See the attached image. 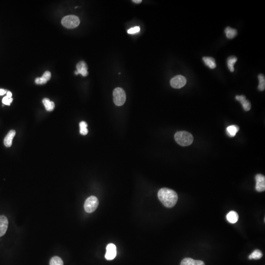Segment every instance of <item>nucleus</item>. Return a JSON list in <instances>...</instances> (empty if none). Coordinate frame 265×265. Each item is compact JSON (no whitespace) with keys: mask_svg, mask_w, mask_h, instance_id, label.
I'll use <instances>...</instances> for the list:
<instances>
[{"mask_svg":"<svg viewBox=\"0 0 265 265\" xmlns=\"http://www.w3.org/2000/svg\"><path fill=\"white\" fill-rule=\"evenodd\" d=\"M158 196L160 201L167 208L174 206L178 199L177 193L174 191L166 188L159 190Z\"/></svg>","mask_w":265,"mask_h":265,"instance_id":"1","label":"nucleus"},{"mask_svg":"<svg viewBox=\"0 0 265 265\" xmlns=\"http://www.w3.org/2000/svg\"><path fill=\"white\" fill-rule=\"evenodd\" d=\"M236 99L242 105L243 109L246 111H249L251 108V103L250 102L246 99V97L244 95H237L236 96Z\"/></svg>","mask_w":265,"mask_h":265,"instance_id":"11","label":"nucleus"},{"mask_svg":"<svg viewBox=\"0 0 265 265\" xmlns=\"http://www.w3.org/2000/svg\"><path fill=\"white\" fill-rule=\"evenodd\" d=\"M262 256L263 253L260 250H256L249 256V259L250 260H251V259L258 260V259H261L262 257Z\"/></svg>","mask_w":265,"mask_h":265,"instance_id":"21","label":"nucleus"},{"mask_svg":"<svg viewBox=\"0 0 265 265\" xmlns=\"http://www.w3.org/2000/svg\"><path fill=\"white\" fill-rule=\"evenodd\" d=\"M7 93V91L5 89H0V96L4 95Z\"/></svg>","mask_w":265,"mask_h":265,"instance_id":"27","label":"nucleus"},{"mask_svg":"<svg viewBox=\"0 0 265 265\" xmlns=\"http://www.w3.org/2000/svg\"><path fill=\"white\" fill-rule=\"evenodd\" d=\"M80 23V19L75 15L66 16L64 17L61 20V24L64 27L68 29L75 28Z\"/></svg>","mask_w":265,"mask_h":265,"instance_id":"3","label":"nucleus"},{"mask_svg":"<svg viewBox=\"0 0 265 265\" xmlns=\"http://www.w3.org/2000/svg\"><path fill=\"white\" fill-rule=\"evenodd\" d=\"M77 71H76V75L81 74L83 76L85 77L88 75V66L85 62L83 61L79 62L76 65Z\"/></svg>","mask_w":265,"mask_h":265,"instance_id":"9","label":"nucleus"},{"mask_svg":"<svg viewBox=\"0 0 265 265\" xmlns=\"http://www.w3.org/2000/svg\"><path fill=\"white\" fill-rule=\"evenodd\" d=\"M259 84L258 88L260 91H264L265 88V78L263 74H260L258 75Z\"/></svg>","mask_w":265,"mask_h":265,"instance_id":"22","label":"nucleus"},{"mask_svg":"<svg viewBox=\"0 0 265 265\" xmlns=\"http://www.w3.org/2000/svg\"><path fill=\"white\" fill-rule=\"evenodd\" d=\"M256 184L255 189L259 192H262L265 190V177L261 174H257L255 176Z\"/></svg>","mask_w":265,"mask_h":265,"instance_id":"8","label":"nucleus"},{"mask_svg":"<svg viewBox=\"0 0 265 265\" xmlns=\"http://www.w3.org/2000/svg\"><path fill=\"white\" fill-rule=\"evenodd\" d=\"M98 204L99 201L96 196H90L86 199L84 202V210L87 213H92L97 209Z\"/></svg>","mask_w":265,"mask_h":265,"instance_id":"5","label":"nucleus"},{"mask_svg":"<svg viewBox=\"0 0 265 265\" xmlns=\"http://www.w3.org/2000/svg\"><path fill=\"white\" fill-rule=\"evenodd\" d=\"M237 61L236 57L231 56L227 59V66L231 72L234 71V64Z\"/></svg>","mask_w":265,"mask_h":265,"instance_id":"20","label":"nucleus"},{"mask_svg":"<svg viewBox=\"0 0 265 265\" xmlns=\"http://www.w3.org/2000/svg\"><path fill=\"white\" fill-rule=\"evenodd\" d=\"M116 247L113 243H109L106 247V253L105 254V258L107 260H112L116 257Z\"/></svg>","mask_w":265,"mask_h":265,"instance_id":"7","label":"nucleus"},{"mask_svg":"<svg viewBox=\"0 0 265 265\" xmlns=\"http://www.w3.org/2000/svg\"><path fill=\"white\" fill-rule=\"evenodd\" d=\"M187 80L185 77L177 75L172 78L170 81V85L174 88H181L186 84Z\"/></svg>","mask_w":265,"mask_h":265,"instance_id":"6","label":"nucleus"},{"mask_svg":"<svg viewBox=\"0 0 265 265\" xmlns=\"http://www.w3.org/2000/svg\"><path fill=\"white\" fill-rule=\"evenodd\" d=\"M227 132L228 136L234 137L236 136L237 132L239 130V127L235 125H230L227 128Z\"/></svg>","mask_w":265,"mask_h":265,"instance_id":"19","label":"nucleus"},{"mask_svg":"<svg viewBox=\"0 0 265 265\" xmlns=\"http://www.w3.org/2000/svg\"><path fill=\"white\" fill-rule=\"evenodd\" d=\"M50 265H64V262L60 257L55 256L50 260Z\"/></svg>","mask_w":265,"mask_h":265,"instance_id":"24","label":"nucleus"},{"mask_svg":"<svg viewBox=\"0 0 265 265\" xmlns=\"http://www.w3.org/2000/svg\"><path fill=\"white\" fill-rule=\"evenodd\" d=\"M226 218L230 223H235L238 221L239 215L237 212L232 211L227 215Z\"/></svg>","mask_w":265,"mask_h":265,"instance_id":"16","label":"nucleus"},{"mask_svg":"<svg viewBox=\"0 0 265 265\" xmlns=\"http://www.w3.org/2000/svg\"><path fill=\"white\" fill-rule=\"evenodd\" d=\"M80 134L82 135H86L88 133V130L87 129L88 124L85 121H82L80 123Z\"/></svg>","mask_w":265,"mask_h":265,"instance_id":"23","label":"nucleus"},{"mask_svg":"<svg viewBox=\"0 0 265 265\" xmlns=\"http://www.w3.org/2000/svg\"><path fill=\"white\" fill-rule=\"evenodd\" d=\"M139 31H140V28L139 27L136 26V27H135L128 29L127 32L129 34H135V33H138Z\"/></svg>","mask_w":265,"mask_h":265,"instance_id":"25","label":"nucleus"},{"mask_svg":"<svg viewBox=\"0 0 265 265\" xmlns=\"http://www.w3.org/2000/svg\"><path fill=\"white\" fill-rule=\"evenodd\" d=\"M16 132L15 130H10L8 134L6 135L5 139H4V144L7 147H9L11 146L12 144L13 139L15 136Z\"/></svg>","mask_w":265,"mask_h":265,"instance_id":"12","label":"nucleus"},{"mask_svg":"<svg viewBox=\"0 0 265 265\" xmlns=\"http://www.w3.org/2000/svg\"><path fill=\"white\" fill-rule=\"evenodd\" d=\"M113 97L114 103L117 106H122L125 103L126 99V95L125 91L120 88H117L114 89Z\"/></svg>","mask_w":265,"mask_h":265,"instance_id":"4","label":"nucleus"},{"mask_svg":"<svg viewBox=\"0 0 265 265\" xmlns=\"http://www.w3.org/2000/svg\"><path fill=\"white\" fill-rule=\"evenodd\" d=\"M9 222L5 216L0 215V237L4 236L8 229Z\"/></svg>","mask_w":265,"mask_h":265,"instance_id":"10","label":"nucleus"},{"mask_svg":"<svg viewBox=\"0 0 265 265\" xmlns=\"http://www.w3.org/2000/svg\"><path fill=\"white\" fill-rule=\"evenodd\" d=\"M202 59L205 64L210 68L211 69H214L217 67L215 60L213 57H203Z\"/></svg>","mask_w":265,"mask_h":265,"instance_id":"15","label":"nucleus"},{"mask_svg":"<svg viewBox=\"0 0 265 265\" xmlns=\"http://www.w3.org/2000/svg\"><path fill=\"white\" fill-rule=\"evenodd\" d=\"M174 138L177 143L182 146H189L194 141L193 135L187 131L178 132L175 134Z\"/></svg>","mask_w":265,"mask_h":265,"instance_id":"2","label":"nucleus"},{"mask_svg":"<svg viewBox=\"0 0 265 265\" xmlns=\"http://www.w3.org/2000/svg\"><path fill=\"white\" fill-rule=\"evenodd\" d=\"M12 93L11 92H7V93H6V96H7V97H9V98H12Z\"/></svg>","mask_w":265,"mask_h":265,"instance_id":"28","label":"nucleus"},{"mask_svg":"<svg viewBox=\"0 0 265 265\" xmlns=\"http://www.w3.org/2000/svg\"><path fill=\"white\" fill-rule=\"evenodd\" d=\"M225 33L226 36L229 39H232L236 37L238 34L237 30L234 29L232 28L231 27H228L226 28L225 29Z\"/></svg>","mask_w":265,"mask_h":265,"instance_id":"18","label":"nucleus"},{"mask_svg":"<svg viewBox=\"0 0 265 265\" xmlns=\"http://www.w3.org/2000/svg\"><path fill=\"white\" fill-rule=\"evenodd\" d=\"M13 99L12 98H9L7 96H5L3 98L2 100V102L4 105H8V106H10V104L12 102Z\"/></svg>","mask_w":265,"mask_h":265,"instance_id":"26","label":"nucleus"},{"mask_svg":"<svg viewBox=\"0 0 265 265\" xmlns=\"http://www.w3.org/2000/svg\"><path fill=\"white\" fill-rule=\"evenodd\" d=\"M51 74L50 72L46 71L41 77L36 78L35 83L37 84H45L51 79Z\"/></svg>","mask_w":265,"mask_h":265,"instance_id":"13","label":"nucleus"},{"mask_svg":"<svg viewBox=\"0 0 265 265\" xmlns=\"http://www.w3.org/2000/svg\"><path fill=\"white\" fill-rule=\"evenodd\" d=\"M142 0H133L132 1V2L136 3V4H139V3H142Z\"/></svg>","mask_w":265,"mask_h":265,"instance_id":"29","label":"nucleus"},{"mask_svg":"<svg viewBox=\"0 0 265 265\" xmlns=\"http://www.w3.org/2000/svg\"><path fill=\"white\" fill-rule=\"evenodd\" d=\"M180 265H205L204 262L196 260L190 258H186L182 261Z\"/></svg>","mask_w":265,"mask_h":265,"instance_id":"14","label":"nucleus"},{"mask_svg":"<svg viewBox=\"0 0 265 265\" xmlns=\"http://www.w3.org/2000/svg\"><path fill=\"white\" fill-rule=\"evenodd\" d=\"M42 103L43 104L46 110L48 112H52L54 110L55 105L54 102L50 101L48 98H44L42 100Z\"/></svg>","mask_w":265,"mask_h":265,"instance_id":"17","label":"nucleus"}]
</instances>
